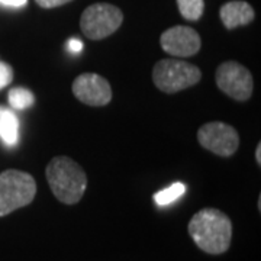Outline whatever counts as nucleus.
<instances>
[{"instance_id":"1","label":"nucleus","mask_w":261,"mask_h":261,"mask_svg":"<svg viewBox=\"0 0 261 261\" xmlns=\"http://www.w3.org/2000/svg\"><path fill=\"white\" fill-rule=\"evenodd\" d=\"M189 233L195 244L207 254H224L232 241V222L224 212L206 207L193 215Z\"/></svg>"},{"instance_id":"2","label":"nucleus","mask_w":261,"mask_h":261,"mask_svg":"<svg viewBox=\"0 0 261 261\" xmlns=\"http://www.w3.org/2000/svg\"><path fill=\"white\" fill-rule=\"evenodd\" d=\"M45 176L53 193L61 203L75 205L82 200L87 187V177L74 160L64 155L53 159L47 166Z\"/></svg>"},{"instance_id":"3","label":"nucleus","mask_w":261,"mask_h":261,"mask_svg":"<svg viewBox=\"0 0 261 261\" xmlns=\"http://www.w3.org/2000/svg\"><path fill=\"white\" fill-rule=\"evenodd\" d=\"M37 195L35 178L19 170H6L0 174V216L28 206Z\"/></svg>"},{"instance_id":"4","label":"nucleus","mask_w":261,"mask_h":261,"mask_svg":"<svg viewBox=\"0 0 261 261\" xmlns=\"http://www.w3.org/2000/svg\"><path fill=\"white\" fill-rule=\"evenodd\" d=\"M200 77L202 73L196 65L173 58L160 60L152 70V80L164 93H177L192 87Z\"/></svg>"},{"instance_id":"5","label":"nucleus","mask_w":261,"mask_h":261,"mask_svg":"<svg viewBox=\"0 0 261 261\" xmlns=\"http://www.w3.org/2000/svg\"><path fill=\"white\" fill-rule=\"evenodd\" d=\"M122 20L123 15L119 8L109 3H96L84 10L80 27L86 37L97 41L116 32Z\"/></svg>"},{"instance_id":"6","label":"nucleus","mask_w":261,"mask_h":261,"mask_svg":"<svg viewBox=\"0 0 261 261\" xmlns=\"http://www.w3.org/2000/svg\"><path fill=\"white\" fill-rule=\"evenodd\" d=\"M216 84L218 87L235 100H248L252 94V75L248 68H245L237 61H226L216 70Z\"/></svg>"},{"instance_id":"7","label":"nucleus","mask_w":261,"mask_h":261,"mask_svg":"<svg viewBox=\"0 0 261 261\" xmlns=\"http://www.w3.org/2000/svg\"><path fill=\"white\" fill-rule=\"evenodd\" d=\"M197 141L203 148L221 157L232 155L240 145L238 132L224 122H209L203 125L197 130Z\"/></svg>"},{"instance_id":"8","label":"nucleus","mask_w":261,"mask_h":261,"mask_svg":"<svg viewBox=\"0 0 261 261\" xmlns=\"http://www.w3.org/2000/svg\"><path fill=\"white\" fill-rule=\"evenodd\" d=\"M73 93L89 106H105L112 99V89L106 79L96 73H84L73 83Z\"/></svg>"},{"instance_id":"9","label":"nucleus","mask_w":261,"mask_h":261,"mask_svg":"<svg viewBox=\"0 0 261 261\" xmlns=\"http://www.w3.org/2000/svg\"><path fill=\"white\" fill-rule=\"evenodd\" d=\"M160 44L170 56L192 57L200 49V37L195 29L178 25L163 32Z\"/></svg>"},{"instance_id":"10","label":"nucleus","mask_w":261,"mask_h":261,"mask_svg":"<svg viewBox=\"0 0 261 261\" xmlns=\"http://www.w3.org/2000/svg\"><path fill=\"white\" fill-rule=\"evenodd\" d=\"M221 20L228 29L248 25L254 19V10L247 2H228L219 10Z\"/></svg>"},{"instance_id":"11","label":"nucleus","mask_w":261,"mask_h":261,"mask_svg":"<svg viewBox=\"0 0 261 261\" xmlns=\"http://www.w3.org/2000/svg\"><path fill=\"white\" fill-rule=\"evenodd\" d=\"M0 140L13 147L19 141V119L16 113L6 106H0Z\"/></svg>"},{"instance_id":"12","label":"nucleus","mask_w":261,"mask_h":261,"mask_svg":"<svg viewBox=\"0 0 261 261\" xmlns=\"http://www.w3.org/2000/svg\"><path fill=\"white\" fill-rule=\"evenodd\" d=\"M8 100H9V105L13 109L23 111V109L31 108V106L35 103V97H34L32 92H29L28 89L15 87V89H12L9 92V94H8Z\"/></svg>"},{"instance_id":"13","label":"nucleus","mask_w":261,"mask_h":261,"mask_svg":"<svg viewBox=\"0 0 261 261\" xmlns=\"http://www.w3.org/2000/svg\"><path fill=\"white\" fill-rule=\"evenodd\" d=\"M177 6L181 16L187 20L200 19L205 9L203 0H177Z\"/></svg>"},{"instance_id":"14","label":"nucleus","mask_w":261,"mask_h":261,"mask_svg":"<svg viewBox=\"0 0 261 261\" xmlns=\"http://www.w3.org/2000/svg\"><path fill=\"white\" fill-rule=\"evenodd\" d=\"M185 192H186V186H185L183 183H174V185H171V186L167 187V189L157 192V193L154 195V200H155L157 205L160 206L170 205V203H173L174 200H177L180 196L185 195Z\"/></svg>"},{"instance_id":"15","label":"nucleus","mask_w":261,"mask_h":261,"mask_svg":"<svg viewBox=\"0 0 261 261\" xmlns=\"http://www.w3.org/2000/svg\"><path fill=\"white\" fill-rule=\"evenodd\" d=\"M13 80V70L9 64L0 61V90L5 89Z\"/></svg>"},{"instance_id":"16","label":"nucleus","mask_w":261,"mask_h":261,"mask_svg":"<svg viewBox=\"0 0 261 261\" xmlns=\"http://www.w3.org/2000/svg\"><path fill=\"white\" fill-rule=\"evenodd\" d=\"M41 8H45V9H51V8H58V6H63L65 3L71 2V0H35Z\"/></svg>"},{"instance_id":"17","label":"nucleus","mask_w":261,"mask_h":261,"mask_svg":"<svg viewBox=\"0 0 261 261\" xmlns=\"http://www.w3.org/2000/svg\"><path fill=\"white\" fill-rule=\"evenodd\" d=\"M67 45H68V49H70L71 53H74V54L82 53V49H83V42H82L80 39H75V38L70 39Z\"/></svg>"},{"instance_id":"18","label":"nucleus","mask_w":261,"mask_h":261,"mask_svg":"<svg viewBox=\"0 0 261 261\" xmlns=\"http://www.w3.org/2000/svg\"><path fill=\"white\" fill-rule=\"evenodd\" d=\"M28 0H0V5H5V6H12V8H20V6H25Z\"/></svg>"},{"instance_id":"19","label":"nucleus","mask_w":261,"mask_h":261,"mask_svg":"<svg viewBox=\"0 0 261 261\" xmlns=\"http://www.w3.org/2000/svg\"><path fill=\"white\" fill-rule=\"evenodd\" d=\"M261 144H258V145H257V151H255V157H257V163H258V164H260L261 163Z\"/></svg>"}]
</instances>
